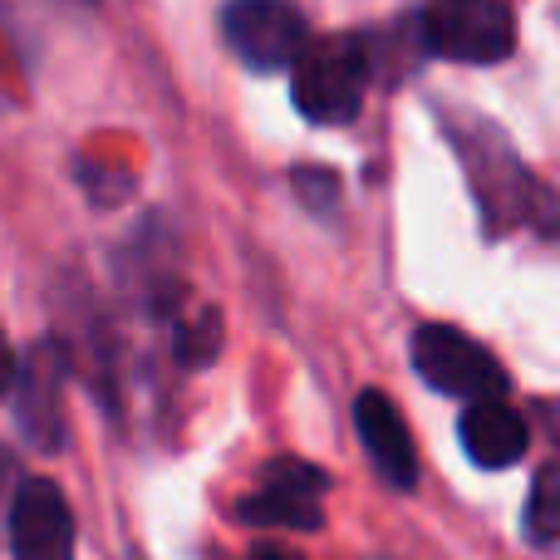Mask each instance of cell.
I'll use <instances>...</instances> for the list:
<instances>
[{
    "mask_svg": "<svg viewBox=\"0 0 560 560\" xmlns=\"http://www.w3.org/2000/svg\"><path fill=\"white\" fill-rule=\"evenodd\" d=\"M364 49L354 39H305L290 59V98L310 124H349L364 104Z\"/></svg>",
    "mask_w": 560,
    "mask_h": 560,
    "instance_id": "6da1fadb",
    "label": "cell"
},
{
    "mask_svg": "<svg viewBox=\"0 0 560 560\" xmlns=\"http://www.w3.org/2000/svg\"><path fill=\"white\" fill-rule=\"evenodd\" d=\"M516 45V20L506 0H428L423 49L457 65H497Z\"/></svg>",
    "mask_w": 560,
    "mask_h": 560,
    "instance_id": "7a4b0ae2",
    "label": "cell"
},
{
    "mask_svg": "<svg viewBox=\"0 0 560 560\" xmlns=\"http://www.w3.org/2000/svg\"><path fill=\"white\" fill-rule=\"evenodd\" d=\"M413 369L423 374L428 388L453 398H502L506 394V369L492 349L467 339L453 325H423L413 335Z\"/></svg>",
    "mask_w": 560,
    "mask_h": 560,
    "instance_id": "3957f363",
    "label": "cell"
},
{
    "mask_svg": "<svg viewBox=\"0 0 560 560\" xmlns=\"http://www.w3.org/2000/svg\"><path fill=\"white\" fill-rule=\"evenodd\" d=\"M226 45L252 69H290V59L305 49L310 30L295 5L285 0H232L222 15Z\"/></svg>",
    "mask_w": 560,
    "mask_h": 560,
    "instance_id": "277c9868",
    "label": "cell"
},
{
    "mask_svg": "<svg viewBox=\"0 0 560 560\" xmlns=\"http://www.w3.org/2000/svg\"><path fill=\"white\" fill-rule=\"evenodd\" d=\"M325 487L329 477L310 463L280 457L261 472V492L246 497L242 516L246 526H285V532H315L325 522Z\"/></svg>",
    "mask_w": 560,
    "mask_h": 560,
    "instance_id": "5b68a950",
    "label": "cell"
},
{
    "mask_svg": "<svg viewBox=\"0 0 560 560\" xmlns=\"http://www.w3.org/2000/svg\"><path fill=\"white\" fill-rule=\"evenodd\" d=\"M10 551L15 560H74V512L65 492L30 477L10 502Z\"/></svg>",
    "mask_w": 560,
    "mask_h": 560,
    "instance_id": "8992f818",
    "label": "cell"
},
{
    "mask_svg": "<svg viewBox=\"0 0 560 560\" xmlns=\"http://www.w3.org/2000/svg\"><path fill=\"white\" fill-rule=\"evenodd\" d=\"M354 428H359V443H364L374 472L384 477L388 487L408 492V487L418 482V447L384 388H364V394L354 398Z\"/></svg>",
    "mask_w": 560,
    "mask_h": 560,
    "instance_id": "52a82bcc",
    "label": "cell"
},
{
    "mask_svg": "<svg viewBox=\"0 0 560 560\" xmlns=\"http://www.w3.org/2000/svg\"><path fill=\"white\" fill-rule=\"evenodd\" d=\"M457 438H463V453L472 457L487 472H502V467H516L526 457V418L516 408H506L502 398H472L463 408V423H457Z\"/></svg>",
    "mask_w": 560,
    "mask_h": 560,
    "instance_id": "ba28073f",
    "label": "cell"
},
{
    "mask_svg": "<svg viewBox=\"0 0 560 560\" xmlns=\"http://www.w3.org/2000/svg\"><path fill=\"white\" fill-rule=\"evenodd\" d=\"M59 369L49 364L45 369V345L35 349V364L30 369H15V404H20V423H25V433L35 438V443L55 447L59 438H65V413H59Z\"/></svg>",
    "mask_w": 560,
    "mask_h": 560,
    "instance_id": "9c48e42d",
    "label": "cell"
},
{
    "mask_svg": "<svg viewBox=\"0 0 560 560\" xmlns=\"http://www.w3.org/2000/svg\"><path fill=\"white\" fill-rule=\"evenodd\" d=\"M526 532L536 546H556L560 532V487H556V467H541L532 482V502H526Z\"/></svg>",
    "mask_w": 560,
    "mask_h": 560,
    "instance_id": "30bf717a",
    "label": "cell"
},
{
    "mask_svg": "<svg viewBox=\"0 0 560 560\" xmlns=\"http://www.w3.org/2000/svg\"><path fill=\"white\" fill-rule=\"evenodd\" d=\"M217 349H222V319H217V310H202V315L177 335V359L202 369L207 359H217Z\"/></svg>",
    "mask_w": 560,
    "mask_h": 560,
    "instance_id": "8fae6325",
    "label": "cell"
},
{
    "mask_svg": "<svg viewBox=\"0 0 560 560\" xmlns=\"http://www.w3.org/2000/svg\"><path fill=\"white\" fill-rule=\"evenodd\" d=\"M10 384H15V349H10V339L0 335V398L10 394Z\"/></svg>",
    "mask_w": 560,
    "mask_h": 560,
    "instance_id": "7c38bea8",
    "label": "cell"
},
{
    "mask_svg": "<svg viewBox=\"0 0 560 560\" xmlns=\"http://www.w3.org/2000/svg\"><path fill=\"white\" fill-rule=\"evenodd\" d=\"M246 560H285V556H280V551H276V546H256V551H252V556H246Z\"/></svg>",
    "mask_w": 560,
    "mask_h": 560,
    "instance_id": "4fadbf2b",
    "label": "cell"
}]
</instances>
